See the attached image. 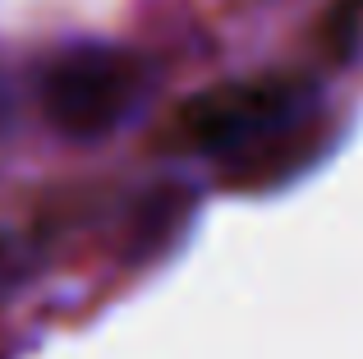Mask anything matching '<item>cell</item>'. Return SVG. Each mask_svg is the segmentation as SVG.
<instances>
[{"instance_id": "cell-1", "label": "cell", "mask_w": 363, "mask_h": 359, "mask_svg": "<svg viewBox=\"0 0 363 359\" xmlns=\"http://www.w3.org/2000/svg\"><path fill=\"white\" fill-rule=\"evenodd\" d=\"M147 92V65L124 46L83 42L60 51L42 74V116L55 134L92 143L116 134Z\"/></svg>"}, {"instance_id": "cell-2", "label": "cell", "mask_w": 363, "mask_h": 359, "mask_svg": "<svg viewBox=\"0 0 363 359\" xmlns=\"http://www.w3.org/2000/svg\"><path fill=\"white\" fill-rule=\"evenodd\" d=\"M303 111V88L285 79H253V83H225V88L198 92L179 111V134L198 148L221 153H248L262 148V138H276L294 125Z\"/></svg>"}, {"instance_id": "cell-3", "label": "cell", "mask_w": 363, "mask_h": 359, "mask_svg": "<svg viewBox=\"0 0 363 359\" xmlns=\"http://www.w3.org/2000/svg\"><path fill=\"white\" fill-rule=\"evenodd\" d=\"M9 111H14V97H9V88H5V79H0V129H5V120H9Z\"/></svg>"}]
</instances>
